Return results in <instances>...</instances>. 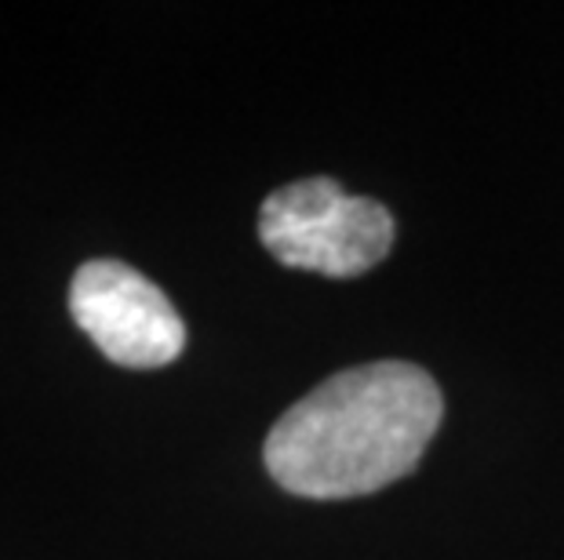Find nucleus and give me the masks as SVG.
<instances>
[{
	"label": "nucleus",
	"mask_w": 564,
	"mask_h": 560,
	"mask_svg": "<svg viewBox=\"0 0 564 560\" xmlns=\"http://www.w3.org/2000/svg\"><path fill=\"white\" fill-rule=\"evenodd\" d=\"M441 415V389L419 364H357L295 400L273 422L262 459L292 495H368L419 466Z\"/></svg>",
	"instance_id": "f257e3e1"
},
{
	"label": "nucleus",
	"mask_w": 564,
	"mask_h": 560,
	"mask_svg": "<svg viewBox=\"0 0 564 560\" xmlns=\"http://www.w3.org/2000/svg\"><path fill=\"white\" fill-rule=\"evenodd\" d=\"M259 237L292 270L361 277L390 255L393 219L371 197H354L335 178H299L262 200Z\"/></svg>",
	"instance_id": "f03ea898"
},
{
	"label": "nucleus",
	"mask_w": 564,
	"mask_h": 560,
	"mask_svg": "<svg viewBox=\"0 0 564 560\" xmlns=\"http://www.w3.org/2000/svg\"><path fill=\"white\" fill-rule=\"evenodd\" d=\"M77 328L121 367H164L186 350L172 299L121 259H91L69 284Z\"/></svg>",
	"instance_id": "7ed1b4c3"
}]
</instances>
